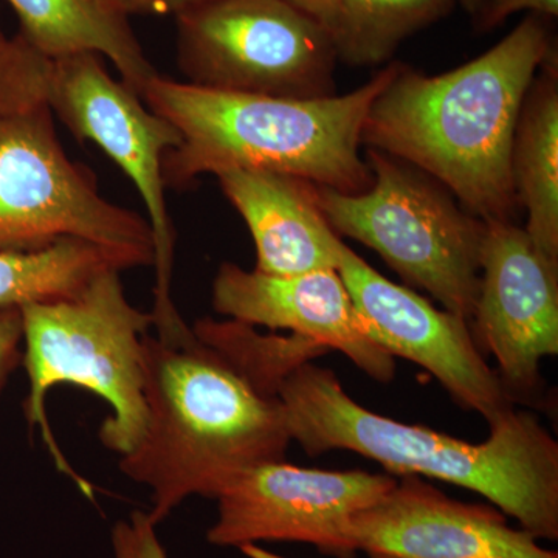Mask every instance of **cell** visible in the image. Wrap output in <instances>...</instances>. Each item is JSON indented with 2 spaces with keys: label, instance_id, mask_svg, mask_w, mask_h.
Wrapping results in <instances>:
<instances>
[{
  "label": "cell",
  "instance_id": "cell-1",
  "mask_svg": "<svg viewBox=\"0 0 558 558\" xmlns=\"http://www.w3.org/2000/svg\"><path fill=\"white\" fill-rule=\"evenodd\" d=\"M153 328L143 340L148 422L120 470L149 488L159 526L185 499H216L250 470L284 461L292 438L278 392L201 339L178 310L154 317Z\"/></svg>",
  "mask_w": 558,
  "mask_h": 558
},
{
  "label": "cell",
  "instance_id": "cell-2",
  "mask_svg": "<svg viewBox=\"0 0 558 558\" xmlns=\"http://www.w3.org/2000/svg\"><path fill=\"white\" fill-rule=\"evenodd\" d=\"M553 44L535 14L486 53L427 76L399 64L374 98L362 145L417 168L481 220H513L510 156L535 73Z\"/></svg>",
  "mask_w": 558,
  "mask_h": 558
},
{
  "label": "cell",
  "instance_id": "cell-3",
  "mask_svg": "<svg viewBox=\"0 0 558 558\" xmlns=\"http://www.w3.org/2000/svg\"><path fill=\"white\" fill-rule=\"evenodd\" d=\"M290 438L311 457L349 450L389 475L446 481L476 492L537 539L558 538V444L531 411H506L484 442L380 416L355 402L333 371L304 362L278 388Z\"/></svg>",
  "mask_w": 558,
  "mask_h": 558
},
{
  "label": "cell",
  "instance_id": "cell-4",
  "mask_svg": "<svg viewBox=\"0 0 558 558\" xmlns=\"http://www.w3.org/2000/svg\"><path fill=\"white\" fill-rule=\"evenodd\" d=\"M396 68L341 97L312 100L205 89L159 73L140 98L182 137L163 159L167 190H190L201 175L227 170L279 172L347 194L368 190L363 123Z\"/></svg>",
  "mask_w": 558,
  "mask_h": 558
},
{
  "label": "cell",
  "instance_id": "cell-5",
  "mask_svg": "<svg viewBox=\"0 0 558 558\" xmlns=\"http://www.w3.org/2000/svg\"><path fill=\"white\" fill-rule=\"evenodd\" d=\"M120 270L102 271L70 299L21 307L24 357L31 391L24 413L39 427L57 468L84 486L70 468L46 414L50 389L73 385L105 400L112 414L98 429L102 447L131 453L145 435L148 409L143 373V340L154 326L150 312L128 300Z\"/></svg>",
  "mask_w": 558,
  "mask_h": 558
},
{
  "label": "cell",
  "instance_id": "cell-6",
  "mask_svg": "<svg viewBox=\"0 0 558 558\" xmlns=\"http://www.w3.org/2000/svg\"><path fill=\"white\" fill-rule=\"evenodd\" d=\"M373 183L357 194L315 185L337 236L374 250L413 288L470 323L480 289L484 220L465 211L425 172L368 149Z\"/></svg>",
  "mask_w": 558,
  "mask_h": 558
},
{
  "label": "cell",
  "instance_id": "cell-7",
  "mask_svg": "<svg viewBox=\"0 0 558 558\" xmlns=\"http://www.w3.org/2000/svg\"><path fill=\"white\" fill-rule=\"evenodd\" d=\"M65 238L156 263L148 220L112 204L62 148L47 102L0 112V250L36 252Z\"/></svg>",
  "mask_w": 558,
  "mask_h": 558
},
{
  "label": "cell",
  "instance_id": "cell-8",
  "mask_svg": "<svg viewBox=\"0 0 558 558\" xmlns=\"http://www.w3.org/2000/svg\"><path fill=\"white\" fill-rule=\"evenodd\" d=\"M178 64L194 86L267 97H330L336 43L286 0H208L175 16Z\"/></svg>",
  "mask_w": 558,
  "mask_h": 558
},
{
  "label": "cell",
  "instance_id": "cell-9",
  "mask_svg": "<svg viewBox=\"0 0 558 558\" xmlns=\"http://www.w3.org/2000/svg\"><path fill=\"white\" fill-rule=\"evenodd\" d=\"M389 473L299 468L284 461L250 470L220 492L207 539L219 548L304 543L332 558H357L352 520L395 486Z\"/></svg>",
  "mask_w": 558,
  "mask_h": 558
},
{
  "label": "cell",
  "instance_id": "cell-10",
  "mask_svg": "<svg viewBox=\"0 0 558 558\" xmlns=\"http://www.w3.org/2000/svg\"><path fill=\"white\" fill-rule=\"evenodd\" d=\"M47 105L76 138L100 146L138 190L156 244L154 307L172 306L175 234L165 197L163 159L182 142L179 131L113 80L97 53L51 61Z\"/></svg>",
  "mask_w": 558,
  "mask_h": 558
},
{
  "label": "cell",
  "instance_id": "cell-11",
  "mask_svg": "<svg viewBox=\"0 0 558 558\" xmlns=\"http://www.w3.org/2000/svg\"><path fill=\"white\" fill-rule=\"evenodd\" d=\"M469 326L481 354L497 360L495 371L512 402L539 409L543 359L558 354V260L513 220H484Z\"/></svg>",
  "mask_w": 558,
  "mask_h": 558
},
{
  "label": "cell",
  "instance_id": "cell-12",
  "mask_svg": "<svg viewBox=\"0 0 558 558\" xmlns=\"http://www.w3.org/2000/svg\"><path fill=\"white\" fill-rule=\"evenodd\" d=\"M337 270L363 328L385 352L427 369L459 407L478 413L487 424L515 407L464 318L436 310L414 290L389 281L343 241Z\"/></svg>",
  "mask_w": 558,
  "mask_h": 558
},
{
  "label": "cell",
  "instance_id": "cell-13",
  "mask_svg": "<svg viewBox=\"0 0 558 558\" xmlns=\"http://www.w3.org/2000/svg\"><path fill=\"white\" fill-rule=\"evenodd\" d=\"M368 558H558L495 506L470 505L416 475H403L352 520Z\"/></svg>",
  "mask_w": 558,
  "mask_h": 558
},
{
  "label": "cell",
  "instance_id": "cell-14",
  "mask_svg": "<svg viewBox=\"0 0 558 558\" xmlns=\"http://www.w3.org/2000/svg\"><path fill=\"white\" fill-rule=\"evenodd\" d=\"M211 303L218 314L244 325L290 330L339 351L380 384L395 379V357L369 339L339 270L278 277L223 263Z\"/></svg>",
  "mask_w": 558,
  "mask_h": 558
},
{
  "label": "cell",
  "instance_id": "cell-15",
  "mask_svg": "<svg viewBox=\"0 0 558 558\" xmlns=\"http://www.w3.org/2000/svg\"><path fill=\"white\" fill-rule=\"evenodd\" d=\"M216 178L252 233L255 270L278 277L337 270L341 238L323 216L314 183L260 170H227Z\"/></svg>",
  "mask_w": 558,
  "mask_h": 558
},
{
  "label": "cell",
  "instance_id": "cell-16",
  "mask_svg": "<svg viewBox=\"0 0 558 558\" xmlns=\"http://www.w3.org/2000/svg\"><path fill=\"white\" fill-rule=\"evenodd\" d=\"M21 36L50 61L78 53L109 58L121 83L142 97L159 75L146 58L130 20L110 0H9Z\"/></svg>",
  "mask_w": 558,
  "mask_h": 558
},
{
  "label": "cell",
  "instance_id": "cell-17",
  "mask_svg": "<svg viewBox=\"0 0 558 558\" xmlns=\"http://www.w3.org/2000/svg\"><path fill=\"white\" fill-rule=\"evenodd\" d=\"M521 108L510 172L519 205L527 213L524 230L549 258L558 260V83L553 57L543 64Z\"/></svg>",
  "mask_w": 558,
  "mask_h": 558
},
{
  "label": "cell",
  "instance_id": "cell-18",
  "mask_svg": "<svg viewBox=\"0 0 558 558\" xmlns=\"http://www.w3.org/2000/svg\"><path fill=\"white\" fill-rule=\"evenodd\" d=\"M135 267L142 264L134 256L78 238L36 252L0 250V307L70 299L102 271Z\"/></svg>",
  "mask_w": 558,
  "mask_h": 558
},
{
  "label": "cell",
  "instance_id": "cell-19",
  "mask_svg": "<svg viewBox=\"0 0 558 558\" xmlns=\"http://www.w3.org/2000/svg\"><path fill=\"white\" fill-rule=\"evenodd\" d=\"M457 0H340L332 38L337 58L349 65L389 60L411 35L442 20Z\"/></svg>",
  "mask_w": 558,
  "mask_h": 558
},
{
  "label": "cell",
  "instance_id": "cell-20",
  "mask_svg": "<svg viewBox=\"0 0 558 558\" xmlns=\"http://www.w3.org/2000/svg\"><path fill=\"white\" fill-rule=\"evenodd\" d=\"M50 73V60L20 35L7 36L0 25V112L47 102Z\"/></svg>",
  "mask_w": 558,
  "mask_h": 558
},
{
  "label": "cell",
  "instance_id": "cell-21",
  "mask_svg": "<svg viewBox=\"0 0 558 558\" xmlns=\"http://www.w3.org/2000/svg\"><path fill=\"white\" fill-rule=\"evenodd\" d=\"M110 543L113 558H168L156 524L143 510H135L128 519L117 521Z\"/></svg>",
  "mask_w": 558,
  "mask_h": 558
},
{
  "label": "cell",
  "instance_id": "cell-22",
  "mask_svg": "<svg viewBox=\"0 0 558 558\" xmlns=\"http://www.w3.org/2000/svg\"><path fill=\"white\" fill-rule=\"evenodd\" d=\"M24 323L21 307H0V392L11 374L22 366L24 357Z\"/></svg>",
  "mask_w": 558,
  "mask_h": 558
},
{
  "label": "cell",
  "instance_id": "cell-23",
  "mask_svg": "<svg viewBox=\"0 0 558 558\" xmlns=\"http://www.w3.org/2000/svg\"><path fill=\"white\" fill-rule=\"evenodd\" d=\"M520 11H534L535 14H546L556 17L558 0H495L480 16L481 24L494 28Z\"/></svg>",
  "mask_w": 558,
  "mask_h": 558
},
{
  "label": "cell",
  "instance_id": "cell-24",
  "mask_svg": "<svg viewBox=\"0 0 558 558\" xmlns=\"http://www.w3.org/2000/svg\"><path fill=\"white\" fill-rule=\"evenodd\" d=\"M110 2L123 11L126 16L130 14H153V16L174 14V16H179L208 0H110Z\"/></svg>",
  "mask_w": 558,
  "mask_h": 558
},
{
  "label": "cell",
  "instance_id": "cell-25",
  "mask_svg": "<svg viewBox=\"0 0 558 558\" xmlns=\"http://www.w3.org/2000/svg\"><path fill=\"white\" fill-rule=\"evenodd\" d=\"M333 35L339 21L340 0H286Z\"/></svg>",
  "mask_w": 558,
  "mask_h": 558
},
{
  "label": "cell",
  "instance_id": "cell-26",
  "mask_svg": "<svg viewBox=\"0 0 558 558\" xmlns=\"http://www.w3.org/2000/svg\"><path fill=\"white\" fill-rule=\"evenodd\" d=\"M469 13L481 16L495 2V0H459Z\"/></svg>",
  "mask_w": 558,
  "mask_h": 558
}]
</instances>
